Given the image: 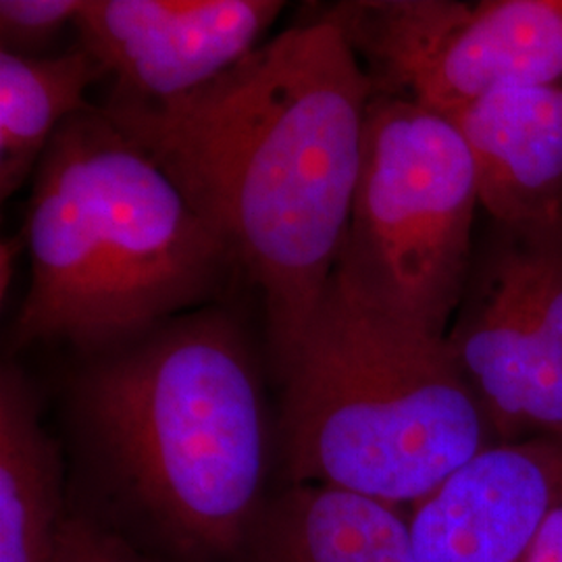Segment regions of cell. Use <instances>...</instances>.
I'll return each instance as SVG.
<instances>
[{
	"label": "cell",
	"mask_w": 562,
	"mask_h": 562,
	"mask_svg": "<svg viewBox=\"0 0 562 562\" xmlns=\"http://www.w3.org/2000/svg\"><path fill=\"white\" fill-rule=\"evenodd\" d=\"M373 81L454 117L506 86L562 81V0H352L325 9Z\"/></svg>",
	"instance_id": "obj_6"
},
{
	"label": "cell",
	"mask_w": 562,
	"mask_h": 562,
	"mask_svg": "<svg viewBox=\"0 0 562 562\" xmlns=\"http://www.w3.org/2000/svg\"><path fill=\"white\" fill-rule=\"evenodd\" d=\"M477 209V173L457 125L373 94L334 273L387 317L446 338L475 259Z\"/></svg>",
	"instance_id": "obj_5"
},
{
	"label": "cell",
	"mask_w": 562,
	"mask_h": 562,
	"mask_svg": "<svg viewBox=\"0 0 562 562\" xmlns=\"http://www.w3.org/2000/svg\"><path fill=\"white\" fill-rule=\"evenodd\" d=\"M373 94L344 34L317 18L186 97L104 106L261 290L276 369L340 259Z\"/></svg>",
	"instance_id": "obj_1"
},
{
	"label": "cell",
	"mask_w": 562,
	"mask_h": 562,
	"mask_svg": "<svg viewBox=\"0 0 562 562\" xmlns=\"http://www.w3.org/2000/svg\"><path fill=\"white\" fill-rule=\"evenodd\" d=\"M448 120L469 146L492 223L562 229V81L506 86Z\"/></svg>",
	"instance_id": "obj_10"
},
{
	"label": "cell",
	"mask_w": 562,
	"mask_h": 562,
	"mask_svg": "<svg viewBox=\"0 0 562 562\" xmlns=\"http://www.w3.org/2000/svg\"><path fill=\"white\" fill-rule=\"evenodd\" d=\"M446 338L496 443L562 440V229L492 223Z\"/></svg>",
	"instance_id": "obj_7"
},
{
	"label": "cell",
	"mask_w": 562,
	"mask_h": 562,
	"mask_svg": "<svg viewBox=\"0 0 562 562\" xmlns=\"http://www.w3.org/2000/svg\"><path fill=\"white\" fill-rule=\"evenodd\" d=\"M83 0H2L0 46L4 53L34 57L80 18Z\"/></svg>",
	"instance_id": "obj_14"
},
{
	"label": "cell",
	"mask_w": 562,
	"mask_h": 562,
	"mask_svg": "<svg viewBox=\"0 0 562 562\" xmlns=\"http://www.w3.org/2000/svg\"><path fill=\"white\" fill-rule=\"evenodd\" d=\"M53 562H150L115 533L83 517H65Z\"/></svg>",
	"instance_id": "obj_15"
},
{
	"label": "cell",
	"mask_w": 562,
	"mask_h": 562,
	"mask_svg": "<svg viewBox=\"0 0 562 562\" xmlns=\"http://www.w3.org/2000/svg\"><path fill=\"white\" fill-rule=\"evenodd\" d=\"M104 74L86 48L46 57L0 50V199L36 176L65 121L88 109L86 90Z\"/></svg>",
	"instance_id": "obj_13"
},
{
	"label": "cell",
	"mask_w": 562,
	"mask_h": 562,
	"mask_svg": "<svg viewBox=\"0 0 562 562\" xmlns=\"http://www.w3.org/2000/svg\"><path fill=\"white\" fill-rule=\"evenodd\" d=\"M59 446L15 364L0 375V562H53L63 515Z\"/></svg>",
	"instance_id": "obj_12"
},
{
	"label": "cell",
	"mask_w": 562,
	"mask_h": 562,
	"mask_svg": "<svg viewBox=\"0 0 562 562\" xmlns=\"http://www.w3.org/2000/svg\"><path fill=\"white\" fill-rule=\"evenodd\" d=\"M21 234L32 281L18 348L63 340L102 355L204 308L240 273L180 186L99 106L46 148Z\"/></svg>",
	"instance_id": "obj_2"
},
{
	"label": "cell",
	"mask_w": 562,
	"mask_h": 562,
	"mask_svg": "<svg viewBox=\"0 0 562 562\" xmlns=\"http://www.w3.org/2000/svg\"><path fill=\"white\" fill-rule=\"evenodd\" d=\"M562 503V440L492 443L413 506L415 562H527Z\"/></svg>",
	"instance_id": "obj_9"
},
{
	"label": "cell",
	"mask_w": 562,
	"mask_h": 562,
	"mask_svg": "<svg viewBox=\"0 0 562 562\" xmlns=\"http://www.w3.org/2000/svg\"><path fill=\"white\" fill-rule=\"evenodd\" d=\"M276 373L294 483L415 506L496 443L448 338L387 317L336 273Z\"/></svg>",
	"instance_id": "obj_4"
},
{
	"label": "cell",
	"mask_w": 562,
	"mask_h": 562,
	"mask_svg": "<svg viewBox=\"0 0 562 562\" xmlns=\"http://www.w3.org/2000/svg\"><path fill=\"white\" fill-rule=\"evenodd\" d=\"M252 562H415L398 506L315 483H294L250 531Z\"/></svg>",
	"instance_id": "obj_11"
},
{
	"label": "cell",
	"mask_w": 562,
	"mask_h": 562,
	"mask_svg": "<svg viewBox=\"0 0 562 562\" xmlns=\"http://www.w3.org/2000/svg\"><path fill=\"white\" fill-rule=\"evenodd\" d=\"M283 2L83 0L80 46L115 80L109 104H157L217 80L252 55Z\"/></svg>",
	"instance_id": "obj_8"
},
{
	"label": "cell",
	"mask_w": 562,
	"mask_h": 562,
	"mask_svg": "<svg viewBox=\"0 0 562 562\" xmlns=\"http://www.w3.org/2000/svg\"><path fill=\"white\" fill-rule=\"evenodd\" d=\"M527 562H562V503L557 504L543 521Z\"/></svg>",
	"instance_id": "obj_16"
},
{
	"label": "cell",
	"mask_w": 562,
	"mask_h": 562,
	"mask_svg": "<svg viewBox=\"0 0 562 562\" xmlns=\"http://www.w3.org/2000/svg\"><path fill=\"white\" fill-rule=\"evenodd\" d=\"M76 402L111 482L181 550L223 554L250 536L269 422L250 346L223 311L204 306L102 352Z\"/></svg>",
	"instance_id": "obj_3"
},
{
	"label": "cell",
	"mask_w": 562,
	"mask_h": 562,
	"mask_svg": "<svg viewBox=\"0 0 562 562\" xmlns=\"http://www.w3.org/2000/svg\"><path fill=\"white\" fill-rule=\"evenodd\" d=\"M27 250V244L23 234L13 236L9 240H2L0 246V296L4 299L13 278H15V265L20 261L21 255Z\"/></svg>",
	"instance_id": "obj_17"
}]
</instances>
